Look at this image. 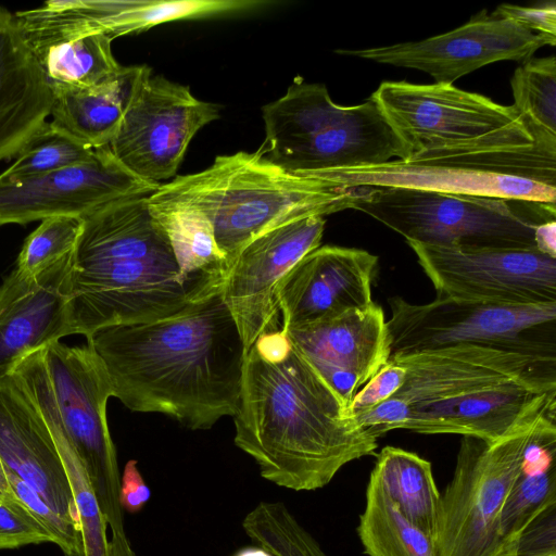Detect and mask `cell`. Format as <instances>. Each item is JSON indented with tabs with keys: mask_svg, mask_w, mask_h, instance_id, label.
Segmentation results:
<instances>
[{
	"mask_svg": "<svg viewBox=\"0 0 556 556\" xmlns=\"http://www.w3.org/2000/svg\"><path fill=\"white\" fill-rule=\"evenodd\" d=\"M546 45L549 42L544 37L483 9L464 25L422 40L337 52L421 71L437 84L453 85L458 78L490 63H523Z\"/></svg>",
	"mask_w": 556,
	"mask_h": 556,
	"instance_id": "15",
	"label": "cell"
},
{
	"mask_svg": "<svg viewBox=\"0 0 556 556\" xmlns=\"http://www.w3.org/2000/svg\"><path fill=\"white\" fill-rule=\"evenodd\" d=\"M378 257L365 250L318 247L306 254L279 282L276 299L280 329L317 324L370 306Z\"/></svg>",
	"mask_w": 556,
	"mask_h": 556,
	"instance_id": "19",
	"label": "cell"
},
{
	"mask_svg": "<svg viewBox=\"0 0 556 556\" xmlns=\"http://www.w3.org/2000/svg\"><path fill=\"white\" fill-rule=\"evenodd\" d=\"M235 444L278 486L314 491L346 464L372 455L377 439L279 328L247 351Z\"/></svg>",
	"mask_w": 556,
	"mask_h": 556,
	"instance_id": "2",
	"label": "cell"
},
{
	"mask_svg": "<svg viewBox=\"0 0 556 556\" xmlns=\"http://www.w3.org/2000/svg\"><path fill=\"white\" fill-rule=\"evenodd\" d=\"M63 429L92 485L112 532L125 531L119 504L121 475L106 418L112 388L97 353L60 341L41 349Z\"/></svg>",
	"mask_w": 556,
	"mask_h": 556,
	"instance_id": "10",
	"label": "cell"
},
{
	"mask_svg": "<svg viewBox=\"0 0 556 556\" xmlns=\"http://www.w3.org/2000/svg\"><path fill=\"white\" fill-rule=\"evenodd\" d=\"M371 473L399 510L434 541L441 493L431 463L416 453L386 446Z\"/></svg>",
	"mask_w": 556,
	"mask_h": 556,
	"instance_id": "29",
	"label": "cell"
},
{
	"mask_svg": "<svg viewBox=\"0 0 556 556\" xmlns=\"http://www.w3.org/2000/svg\"><path fill=\"white\" fill-rule=\"evenodd\" d=\"M218 290L181 276L148 195L118 199L81 217L68 274L72 334L164 319Z\"/></svg>",
	"mask_w": 556,
	"mask_h": 556,
	"instance_id": "3",
	"label": "cell"
},
{
	"mask_svg": "<svg viewBox=\"0 0 556 556\" xmlns=\"http://www.w3.org/2000/svg\"><path fill=\"white\" fill-rule=\"evenodd\" d=\"M494 16L515 22L548 40L551 46L556 43V5L554 1L535 7H521L503 3L492 12Z\"/></svg>",
	"mask_w": 556,
	"mask_h": 556,
	"instance_id": "37",
	"label": "cell"
},
{
	"mask_svg": "<svg viewBox=\"0 0 556 556\" xmlns=\"http://www.w3.org/2000/svg\"><path fill=\"white\" fill-rule=\"evenodd\" d=\"M388 361L406 370L405 382L394 396L408 408L513 380L556 379V357L491 345L459 344Z\"/></svg>",
	"mask_w": 556,
	"mask_h": 556,
	"instance_id": "17",
	"label": "cell"
},
{
	"mask_svg": "<svg viewBox=\"0 0 556 556\" xmlns=\"http://www.w3.org/2000/svg\"><path fill=\"white\" fill-rule=\"evenodd\" d=\"M87 344L112 396L130 410L161 413L192 430L237 410L247 349L220 290L164 319L97 330Z\"/></svg>",
	"mask_w": 556,
	"mask_h": 556,
	"instance_id": "1",
	"label": "cell"
},
{
	"mask_svg": "<svg viewBox=\"0 0 556 556\" xmlns=\"http://www.w3.org/2000/svg\"><path fill=\"white\" fill-rule=\"evenodd\" d=\"M150 496V488L138 470L137 460H128L121 476L119 504L122 509L130 514L138 513Z\"/></svg>",
	"mask_w": 556,
	"mask_h": 556,
	"instance_id": "38",
	"label": "cell"
},
{
	"mask_svg": "<svg viewBox=\"0 0 556 556\" xmlns=\"http://www.w3.org/2000/svg\"><path fill=\"white\" fill-rule=\"evenodd\" d=\"M109 554L110 556H137L125 531L111 533Z\"/></svg>",
	"mask_w": 556,
	"mask_h": 556,
	"instance_id": "40",
	"label": "cell"
},
{
	"mask_svg": "<svg viewBox=\"0 0 556 556\" xmlns=\"http://www.w3.org/2000/svg\"><path fill=\"white\" fill-rule=\"evenodd\" d=\"M52 102L14 15L0 7V162L16 156L47 123Z\"/></svg>",
	"mask_w": 556,
	"mask_h": 556,
	"instance_id": "23",
	"label": "cell"
},
{
	"mask_svg": "<svg viewBox=\"0 0 556 556\" xmlns=\"http://www.w3.org/2000/svg\"><path fill=\"white\" fill-rule=\"evenodd\" d=\"M357 534L367 556H438L434 541L399 510L371 472Z\"/></svg>",
	"mask_w": 556,
	"mask_h": 556,
	"instance_id": "31",
	"label": "cell"
},
{
	"mask_svg": "<svg viewBox=\"0 0 556 556\" xmlns=\"http://www.w3.org/2000/svg\"><path fill=\"white\" fill-rule=\"evenodd\" d=\"M556 419L544 418L523 452L519 472L502 514L508 556H517L521 534L543 513L556 506Z\"/></svg>",
	"mask_w": 556,
	"mask_h": 556,
	"instance_id": "26",
	"label": "cell"
},
{
	"mask_svg": "<svg viewBox=\"0 0 556 556\" xmlns=\"http://www.w3.org/2000/svg\"><path fill=\"white\" fill-rule=\"evenodd\" d=\"M405 379L406 370L388 361L356 393L350 405L351 416L368 410L394 395Z\"/></svg>",
	"mask_w": 556,
	"mask_h": 556,
	"instance_id": "36",
	"label": "cell"
},
{
	"mask_svg": "<svg viewBox=\"0 0 556 556\" xmlns=\"http://www.w3.org/2000/svg\"><path fill=\"white\" fill-rule=\"evenodd\" d=\"M148 204L169 241L181 276L188 281L220 289L229 262L218 248L206 216L193 207L152 200L149 195Z\"/></svg>",
	"mask_w": 556,
	"mask_h": 556,
	"instance_id": "28",
	"label": "cell"
},
{
	"mask_svg": "<svg viewBox=\"0 0 556 556\" xmlns=\"http://www.w3.org/2000/svg\"><path fill=\"white\" fill-rule=\"evenodd\" d=\"M111 42L105 34L92 33L26 46L51 88L92 87L114 78L123 68Z\"/></svg>",
	"mask_w": 556,
	"mask_h": 556,
	"instance_id": "30",
	"label": "cell"
},
{
	"mask_svg": "<svg viewBox=\"0 0 556 556\" xmlns=\"http://www.w3.org/2000/svg\"><path fill=\"white\" fill-rule=\"evenodd\" d=\"M325 225L317 215L285 223L253 238L230 263L220 293L247 351L262 334L280 328L276 289L320 245Z\"/></svg>",
	"mask_w": 556,
	"mask_h": 556,
	"instance_id": "14",
	"label": "cell"
},
{
	"mask_svg": "<svg viewBox=\"0 0 556 556\" xmlns=\"http://www.w3.org/2000/svg\"><path fill=\"white\" fill-rule=\"evenodd\" d=\"M219 116L217 104L199 100L188 86L149 67L108 147L131 174L161 185L176 176L195 134Z\"/></svg>",
	"mask_w": 556,
	"mask_h": 556,
	"instance_id": "11",
	"label": "cell"
},
{
	"mask_svg": "<svg viewBox=\"0 0 556 556\" xmlns=\"http://www.w3.org/2000/svg\"><path fill=\"white\" fill-rule=\"evenodd\" d=\"M147 65L123 66L92 87H53L51 124L80 143L99 149L113 139Z\"/></svg>",
	"mask_w": 556,
	"mask_h": 556,
	"instance_id": "25",
	"label": "cell"
},
{
	"mask_svg": "<svg viewBox=\"0 0 556 556\" xmlns=\"http://www.w3.org/2000/svg\"><path fill=\"white\" fill-rule=\"evenodd\" d=\"M72 255L33 277L13 269L0 285V378L12 374L29 354L72 336Z\"/></svg>",
	"mask_w": 556,
	"mask_h": 556,
	"instance_id": "22",
	"label": "cell"
},
{
	"mask_svg": "<svg viewBox=\"0 0 556 556\" xmlns=\"http://www.w3.org/2000/svg\"><path fill=\"white\" fill-rule=\"evenodd\" d=\"M514 106L535 139L556 140V59H529L510 79Z\"/></svg>",
	"mask_w": 556,
	"mask_h": 556,
	"instance_id": "32",
	"label": "cell"
},
{
	"mask_svg": "<svg viewBox=\"0 0 556 556\" xmlns=\"http://www.w3.org/2000/svg\"><path fill=\"white\" fill-rule=\"evenodd\" d=\"M160 185L127 170L109 147L84 164L15 180H0V226L59 216L83 217L118 199L149 195Z\"/></svg>",
	"mask_w": 556,
	"mask_h": 556,
	"instance_id": "16",
	"label": "cell"
},
{
	"mask_svg": "<svg viewBox=\"0 0 556 556\" xmlns=\"http://www.w3.org/2000/svg\"><path fill=\"white\" fill-rule=\"evenodd\" d=\"M54 536L22 503L0 495V549L54 543Z\"/></svg>",
	"mask_w": 556,
	"mask_h": 556,
	"instance_id": "35",
	"label": "cell"
},
{
	"mask_svg": "<svg viewBox=\"0 0 556 556\" xmlns=\"http://www.w3.org/2000/svg\"><path fill=\"white\" fill-rule=\"evenodd\" d=\"M263 155L304 176L334 168L406 160L407 152L377 104L334 103L325 85L296 77L279 99L262 108Z\"/></svg>",
	"mask_w": 556,
	"mask_h": 556,
	"instance_id": "6",
	"label": "cell"
},
{
	"mask_svg": "<svg viewBox=\"0 0 556 556\" xmlns=\"http://www.w3.org/2000/svg\"><path fill=\"white\" fill-rule=\"evenodd\" d=\"M0 470L24 481L65 523L81 532L60 453L14 372L0 378Z\"/></svg>",
	"mask_w": 556,
	"mask_h": 556,
	"instance_id": "20",
	"label": "cell"
},
{
	"mask_svg": "<svg viewBox=\"0 0 556 556\" xmlns=\"http://www.w3.org/2000/svg\"><path fill=\"white\" fill-rule=\"evenodd\" d=\"M304 176L342 189L395 187L556 204V140L535 139L522 118L406 160Z\"/></svg>",
	"mask_w": 556,
	"mask_h": 556,
	"instance_id": "4",
	"label": "cell"
},
{
	"mask_svg": "<svg viewBox=\"0 0 556 556\" xmlns=\"http://www.w3.org/2000/svg\"><path fill=\"white\" fill-rule=\"evenodd\" d=\"M404 144L407 157L421 150L472 139L523 117L452 84L383 81L369 97Z\"/></svg>",
	"mask_w": 556,
	"mask_h": 556,
	"instance_id": "13",
	"label": "cell"
},
{
	"mask_svg": "<svg viewBox=\"0 0 556 556\" xmlns=\"http://www.w3.org/2000/svg\"><path fill=\"white\" fill-rule=\"evenodd\" d=\"M80 228L81 217L59 216L41 220L24 241L14 270L33 277L72 255Z\"/></svg>",
	"mask_w": 556,
	"mask_h": 556,
	"instance_id": "34",
	"label": "cell"
},
{
	"mask_svg": "<svg viewBox=\"0 0 556 556\" xmlns=\"http://www.w3.org/2000/svg\"><path fill=\"white\" fill-rule=\"evenodd\" d=\"M543 417L556 418V379L513 380L413 406L404 429L494 443Z\"/></svg>",
	"mask_w": 556,
	"mask_h": 556,
	"instance_id": "18",
	"label": "cell"
},
{
	"mask_svg": "<svg viewBox=\"0 0 556 556\" xmlns=\"http://www.w3.org/2000/svg\"><path fill=\"white\" fill-rule=\"evenodd\" d=\"M149 198L203 213L230 266L243 245L269 229L351 208L353 189L288 173L258 150L218 155L201 172L161 184Z\"/></svg>",
	"mask_w": 556,
	"mask_h": 556,
	"instance_id": "5",
	"label": "cell"
},
{
	"mask_svg": "<svg viewBox=\"0 0 556 556\" xmlns=\"http://www.w3.org/2000/svg\"><path fill=\"white\" fill-rule=\"evenodd\" d=\"M233 556H274L265 548L256 545L239 549Z\"/></svg>",
	"mask_w": 556,
	"mask_h": 556,
	"instance_id": "41",
	"label": "cell"
},
{
	"mask_svg": "<svg viewBox=\"0 0 556 556\" xmlns=\"http://www.w3.org/2000/svg\"><path fill=\"white\" fill-rule=\"evenodd\" d=\"M390 357L459 344L556 357V303L507 305L448 296L413 304L389 300Z\"/></svg>",
	"mask_w": 556,
	"mask_h": 556,
	"instance_id": "8",
	"label": "cell"
},
{
	"mask_svg": "<svg viewBox=\"0 0 556 556\" xmlns=\"http://www.w3.org/2000/svg\"><path fill=\"white\" fill-rule=\"evenodd\" d=\"M261 0H73L75 10L112 40L163 23L237 12Z\"/></svg>",
	"mask_w": 556,
	"mask_h": 556,
	"instance_id": "27",
	"label": "cell"
},
{
	"mask_svg": "<svg viewBox=\"0 0 556 556\" xmlns=\"http://www.w3.org/2000/svg\"><path fill=\"white\" fill-rule=\"evenodd\" d=\"M544 418L494 443L463 437L452 480L440 497L438 556H508L503 508L526 446Z\"/></svg>",
	"mask_w": 556,
	"mask_h": 556,
	"instance_id": "9",
	"label": "cell"
},
{
	"mask_svg": "<svg viewBox=\"0 0 556 556\" xmlns=\"http://www.w3.org/2000/svg\"><path fill=\"white\" fill-rule=\"evenodd\" d=\"M534 242L540 252L556 258V220L539 225L534 230Z\"/></svg>",
	"mask_w": 556,
	"mask_h": 556,
	"instance_id": "39",
	"label": "cell"
},
{
	"mask_svg": "<svg viewBox=\"0 0 556 556\" xmlns=\"http://www.w3.org/2000/svg\"><path fill=\"white\" fill-rule=\"evenodd\" d=\"M97 149L89 148L47 122L16 155V160L0 174V180H15L50 173L96 157Z\"/></svg>",
	"mask_w": 556,
	"mask_h": 556,
	"instance_id": "33",
	"label": "cell"
},
{
	"mask_svg": "<svg viewBox=\"0 0 556 556\" xmlns=\"http://www.w3.org/2000/svg\"><path fill=\"white\" fill-rule=\"evenodd\" d=\"M13 372L36 405L62 458L78 513L84 556H110L109 527L88 475L61 424L41 350L26 356Z\"/></svg>",
	"mask_w": 556,
	"mask_h": 556,
	"instance_id": "24",
	"label": "cell"
},
{
	"mask_svg": "<svg viewBox=\"0 0 556 556\" xmlns=\"http://www.w3.org/2000/svg\"><path fill=\"white\" fill-rule=\"evenodd\" d=\"M351 208L406 241L454 248L536 249L535 228L556 204L395 187H356Z\"/></svg>",
	"mask_w": 556,
	"mask_h": 556,
	"instance_id": "7",
	"label": "cell"
},
{
	"mask_svg": "<svg viewBox=\"0 0 556 556\" xmlns=\"http://www.w3.org/2000/svg\"><path fill=\"white\" fill-rule=\"evenodd\" d=\"M283 332L349 409L356 393L390 356L387 320L375 302Z\"/></svg>",
	"mask_w": 556,
	"mask_h": 556,
	"instance_id": "21",
	"label": "cell"
},
{
	"mask_svg": "<svg viewBox=\"0 0 556 556\" xmlns=\"http://www.w3.org/2000/svg\"><path fill=\"white\" fill-rule=\"evenodd\" d=\"M407 243L438 296L507 305L556 303V258L538 249Z\"/></svg>",
	"mask_w": 556,
	"mask_h": 556,
	"instance_id": "12",
	"label": "cell"
}]
</instances>
